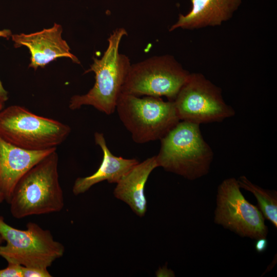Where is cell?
<instances>
[{"label":"cell","mask_w":277,"mask_h":277,"mask_svg":"<svg viewBox=\"0 0 277 277\" xmlns=\"http://www.w3.org/2000/svg\"><path fill=\"white\" fill-rule=\"evenodd\" d=\"M180 121L197 124L220 122L235 115L221 89L200 73H190L173 101Z\"/></svg>","instance_id":"8"},{"label":"cell","mask_w":277,"mask_h":277,"mask_svg":"<svg viewBox=\"0 0 277 277\" xmlns=\"http://www.w3.org/2000/svg\"><path fill=\"white\" fill-rule=\"evenodd\" d=\"M11 31L9 29L0 30V37L9 39L12 35ZM8 99V92L3 86L0 80V102L5 103Z\"/></svg>","instance_id":"18"},{"label":"cell","mask_w":277,"mask_h":277,"mask_svg":"<svg viewBox=\"0 0 277 277\" xmlns=\"http://www.w3.org/2000/svg\"><path fill=\"white\" fill-rule=\"evenodd\" d=\"M23 277H51L48 268L26 267L22 266Z\"/></svg>","instance_id":"17"},{"label":"cell","mask_w":277,"mask_h":277,"mask_svg":"<svg viewBox=\"0 0 277 277\" xmlns=\"http://www.w3.org/2000/svg\"><path fill=\"white\" fill-rule=\"evenodd\" d=\"M4 103L0 102V111L4 108Z\"/></svg>","instance_id":"22"},{"label":"cell","mask_w":277,"mask_h":277,"mask_svg":"<svg viewBox=\"0 0 277 277\" xmlns=\"http://www.w3.org/2000/svg\"><path fill=\"white\" fill-rule=\"evenodd\" d=\"M62 26L54 23L52 27L30 34H12L15 48L24 46L31 54L29 67L36 70L44 67L58 57H68L76 64H80L76 56L70 52L67 43L62 37Z\"/></svg>","instance_id":"10"},{"label":"cell","mask_w":277,"mask_h":277,"mask_svg":"<svg viewBox=\"0 0 277 277\" xmlns=\"http://www.w3.org/2000/svg\"><path fill=\"white\" fill-rule=\"evenodd\" d=\"M58 156L54 150L29 170L16 184L9 202L13 217L57 212L64 207L59 181Z\"/></svg>","instance_id":"1"},{"label":"cell","mask_w":277,"mask_h":277,"mask_svg":"<svg viewBox=\"0 0 277 277\" xmlns=\"http://www.w3.org/2000/svg\"><path fill=\"white\" fill-rule=\"evenodd\" d=\"M71 128L57 120L37 115L25 107L11 105L0 111V137L30 151L55 149L69 136Z\"/></svg>","instance_id":"4"},{"label":"cell","mask_w":277,"mask_h":277,"mask_svg":"<svg viewBox=\"0 0 277 277\" xmlns=\"http://www.w3.org/2000/svg\"><path fill=\"white\" fill-rule=\"evenodd\" d=\"M156 167L155 155L137 163L116 183L113 191L116 198L128 204L140 217L145 215L147 208L145 186L150 174Z\"/></svg>","instance_id":"14"},{"label":"cell","mask_w":277,"mask_h":277,"mask_svg":"<svg viewBox=\"0 0 277 277\" xmlns=\"http://www.w3.org/2000/svg\"><path fill=\"white\" fill-rule=\"evenodd\" d=\"M0 236L6 242L0 245V256L8 263L26 267L48 268L65 252L64 246L54 240L49 230L33 222L21 230L8 225L0 216Z\"/></svg>","instance_id":"6"},{"label":"cell","mask_w":277,"mask_h":277,"mask_svg":"<svg viewBox=\"0 0 277 277\" xmlns=\"http://www.w3.org/2000/svg\"><path fill=\"white\" fill-rule=\"evenodd\" d=\"M240 189L234 177L225 179L219 186L214 222L242 237L266 238L268 228L263 214L246 200Z\"/></svg>","instance_id":"9"},{"label":"cell","mask_w":277,"mask_h":277,"mask_svg":"<svg viewBox=\"0 0 277 277\" xmlns=\"http://www.w3.org/2000/svg\"><path fill=\"white\" fill-rule=\"evenodd\" d=\"M241 188L251 192L256 197L259 209L264 217L277 227V192L275 190L264 189L250 182L245 176L238 180Z\"/></svg>","instance_id":"15"},{"label":"cell","mask_w":277,"mask_h":277,"mask_svg":"<svg viewBox=\"0 0 277 277\" xmlns=\"http://www.w3.org/2000/svg\"><path fill=\"white\" fill-rule=\"evenodd\" d=\"M4 241V240L2 239V238L0 236V245L2 244V243Z\"/></svg>","instance_id":"23"},{"label":"cell","mask_w":277,"mask_h":277,"mask_svg":"<svg viewBox=\"0 0 277 277\" xmlns=\"http://www.w3.org/2000/svg\"><path fill=\"white\" fill-rule=\"evenodd\" d=\"M127 35L123 27L115 29L108 38V47L100 58H93V63L85 73L93 72L95 82L86 94L75 95L70 100L71 110L83 106H91L107 115L116 110L122 88L131 66L129 57L119 52L122 38Z\"/></svg>","instance_id":"2"},{"label":"cell","mask_w":277,"mask_h":277,"mask_svg":"<svg viewBox=\"0 0 277 277\" xmlns=\"http://www.w3.org/2000/svg\"><path fill=\"white\" fill-rule=\"evenodd\" d=\"M191 8L184 15L180 14L177 21L169 31L176 29L193 30L221 25L232 17L242 0H190Z\"/></svg>","instance_id":"12"},{"label":"cell","mask_w":277,"mask_h":277,"mask_svg":"<svg viewBox=\"0 0 277 277\" xmlns=\"http://www.w3.org/2000/svg\"><path fill=\"white\" fill-rule=\"evenodd\" d=\"M160 141L155 155L158 167L189 180L209 172L213 152L204 140L200 125L180 121Z\"/></svg>","instance_id":"3"},{"label":"cell","mask_w":277,"mask_h":277,"mask_svg":"<svg viewBox=\"0 0 277 277\" xmlns=\"http://www.w3.org/2000/svg\"><path fill=\"white\" fill-rule=\"evenodd\" d=\"M173 271L171 270L168 269L166 267H163L162 268H159L156 272L157 276H174Z\"/></svg>","instance_id":"20"},{"label":"cell","mask_w":277,"mask_h":277,"mask_svg":"<svg viewBox=\"0 0 277 277\" xmlns=\"http://www.w3.org/2000/svg\"><path fill=\"white\" fill-rule=\"evenodd\" d=\"M255 248L258 252H262L266 250L268 246V241L265 238H260L256 240Z\"/></svg>","instance_id":"19"},{"label":"cell","mask_w":277,"mask_h":277,"mask_svg":"<svg viewBox=\"0 0 277 277\" xmlns=\"http://www.w3.org/2000/svg\"><path fill=\"white\" fill-rule=\"evenodd\" d=\"M56 148L30 151L12 145L0 137V192L8 203L13 189L29 170Z\"/></svg>","instance_id":"11"},{"label":"cell","mask_w":277,"mask_h":277,"mask_svg":"<svg viewBox=\"0 0 277 277\" xmlns=\"http://www.w3.org/2000/svg\"><path fill=\"white\" fill-rule=\"evenodd\" d=\"M5 200L4 196L3 194L0 192V204L3 202V201Z\"/></svg>","instance_id":"21"},{"label":"cell","mask_w":277,"mask_h":277,"mask_svg":"<svg viewBox=\"0 0 277 277\" xmlns=\"http://www.w3.org/2000/svg\"><path fill=\"white\" fill-rule=\"evenodd\" d=\"M95 144L103 153L102 162L98 169L92 175L77 178L72 187L73 193L77 195L85 193L92 186L104 181L117 183L139 162L135 159H124L113 155L108 148L103 133L94 134Z\"/></svg>","instance_id":"13"},{"label":"cell","mask_w":277,"mask_h":277,"mask_svg":"<svg viewBox=\"0 0 277 277\" xmlns=\"http://www.w3.org/2000/svg\"><path fill=\"white\" fill-rule=\"evenodd\" d=\"M116 110L121 122L138 144L161 140L180 121L173 101L160 97L121 93Z\"/></svg>","instance_id":"5"},{"label":"cell","mask_w":277,"mask_h":277,"mask_svg":"<svg viewBox=\"0 0 277 277\" xmlns=\"http://www.w3.org/2000/svg\"><path fill=\"white\" fill-rule=\"evenodd\" d=\"M190 74L172 55L153 56L131 65L122 93L173 101Z\"/></svg>","instance_id":"7"},{"label":"cell","mask_w":277,"mask_h":277,"mask_svg":"<svg viewBox=\"0 0 277 277\" xmlns=\"http://www.w3.org/2000/svg\"><path fill=\"white\" fill-rule=\"evenodd\" d=\"M5 268L0 269V277H23L22 266L13 263H8Z\"/></svg>","instance_id":"16"}]
</instances>
